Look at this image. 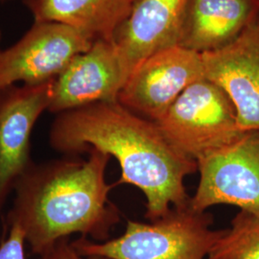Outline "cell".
<instances>
[{
  "label": "cell",
  "instance_id": "cell-9",
  "mask_svg": "<svg viewBox=\"0 0 259 259\" xmlns=\"http://www.w3.org/2000/svg\"><path fill=\"white\" fill-rule=\"evenodd\" d=\"M130 74L113 40L96 39L56 78L47 111L58 114L93 103L115 102Z\"/></svg>",
  "mask_w": 259,
  "mask_h": 259
},
{
  "label": "cell",
  "instance_id": "cell-8",
  "mask_svg": "<svg viewBox=\"0 0 259 259\" xmlns=\"http://www.w3.org/2000/svg\"><path fill=\"white\" fill-rule=\"evenodd\" d=\"M55 79L0 90V211L19 178L33 163L31 134L40 114L49 108Z\"/></svg>",
  "mask_w": 259,
  "mask_h": 259
},
{
  "label": "cell",
  "instance_id": "cell-4",
  "mask_svg": "<svg viewBox=\"0 0 259 259\" xmlns=\"http://www.w3.org/2000/svg\"><path fill=\"white\" fill-rule=\"evenodd\" d=\"M156 123L175 148L196 162L229 146L243 133L232 100L206 78L185 89Z\"/></svg>",
  "mask_w": 259,
  "mask_h": 259
},
{
  "label": "cell",
  "instance_id": "cell-5",
  "mask_svg": "<svg viewBox=\"0 0 259 259\" xmlns=\"http://www.w3.org/2000/svg\"><path fill=\"white\" fill-rule=\"evenodd\" d=\"M200 181L189 206L204 212L232 204L259 214V131H247L232 144L197 161Z\"/></svg>",
  "mask_w": 259,
  "mask_h": 259
},
{
  "label": "cell",
  "instance_id": "cell-6",
  "mask_svg": "<svg viewBox=\"0 0 259 259\" xmlns=\"http://www.w3.org/2000/svg\"><path fill=\"white\" fill-rule=\"evenodd\" d=\"M94 41L63 23L35 21L18 42L0 50V90L18 82L37 84L54 80Z\"/></svg>",
  "mask_w": 259,
  "mask_h": 259
},
{
  "label": "cell",
  "instance_id": "cell-12",
  "mask_svg": "<svg viewBox=\"0 0 259 259\" xmlns=\"http://www.w3.org/2000/svg\"><path fill=\"white\" fill-rule=\"evenodd\" d=\"M259 0H186L178 47L199 54L228 46L255 17Z\"/></svg>",
  "mask_w": 259,
  "mask_h": 259
},
{
  "label": "cell",
  "instance_id": "cell-7",
  "mask_svg": "<svg viewBox=\"0 0 259 259\" xmlns=\"http://www.w3.org/2000/svg\"><path fill=\"white\" fill-rule=\"evenodd\" d=\"M204 78L201 54L169 47L135 67L117 101L139 116L157 122L185 89Z\"/></svg>",
  "mask_w": 259,
  "mask_h": 259
},
{
  "label": "cell",
  "instance_id": "cell-10",
  "mask_svg": "<svg viewBox=\"0 0 259 259\" xmlns=\"http://www.w3.org/2000/svg\"><path fill=\"white\" fill-rule=\"evenodd\" d=\"M201 55L204 77L228 94L241 131H259V11L232 42Z\"/></svg>",
  "mask_w": 259,
  "mask_h": 259
},
{
  "label": "cell",
  "instance_id": "cell-18",
  "mask_svg": "<svg viewBox=\"0 0 259 259\" xmlns=\"http://www.w3.org/2000/svg\"><path fill=\"white\" fill-rule=\"evenodd\" d=\"M0 37H1V34H0Z\"/></svg>",
  "mask_w": 259,
  "mask_h": 259
},
{
  "label": "cell",
  "instance_id": "cell-17",
  "mask_svg": "<svg viewBox=\"0 0 259 259\" xmlns=\"http://www.w3.org/2000/svg\"><path fill=\"white\" fill-rule=\"evenodd\" d=\"M139 0H134V3H136V2H138Z\"/></svg>",
  "mask_w": 259,
  "mask_h": 259
},
{
  "label": "cell",
  "instance_id": "cell-1",
  "mask_svg": "<svg viewBox=\"0 0 259 259\" xmlns=\"http://www.w3.org/2000/svg\"><path fill=\"white\" fill-rule=\"evenodd\" d=\"M49 142L65 154L96 149L116 158L121 176L116 185L138 187L146 198V217L154 221L190 199L185 177L197 162L175 148L156 122L130 111L118 101L85 105L57 114Z\"/></svg>",
  "mask_w": 259,
  "mask_h": 259
},
{
  "label": "cell",
  "instance_id": "cell-11",
  "mask_svg": "<svg viewBox=\"0 0 259 259\" xmlns=\"http://www.w3.org/2000/svg\"><path fill=\"white\" fill-rule=\"evenodd\" d=\"M185 3L186 0H139L134 4L112 37L131 73L149 56L178 46Z\"/></svg>",
  "mask_w": 259,
  "mask_h": 259
},
{
  "label": "cell",
  "instance_id": "cell-13",
  "mask_svg": "<svg viewBox=\"0 0 259 259\" xmlns=\"http://www.w3.org/2000/svg\"><path fill=\"white\" fill-rule=\"evenodd\" d=\"M35 21L75 28L96 39L111 40L129 17L134 0H22Z\"/></svg>",
  "mask_w": 259,
  "mask_h": 259
},
{
  "label": "cell",
  "instance_id": "cell-3",
  "mask_svg": "<svg viewBox=\"0 0 259 259\" xmlns=\"http://www.w3.org/2000/svg\"><path fill=\"white\" fill-rule=\"evenodd\" d=\"M222 231L211 229V220L189 204L173 208L152 223L129 221L117 238L101 243L84 238L72 242L83 256L109 259H207Z\"/></svg>",
  "mask_w": 259,
  "mask_h": 259
},
{
  "label": "cell",
  "instance_id": "cell-16",
  "mask_svg": "<svg viewBox=\"0 0 259 259\" xmlns=\"http://www.w3.org/2000/svg\"><path fill=\"white\" fill-rule=\"evenodd\" d=\"M39 256V259H109L97 256H83L76 250L72 243H68L66 239L59 241L50 250Z\"/></svg>",
  "mask_w": 259,
  "mask_h": 259
},
{
  "label": "cell",
  "instance_id": "cell-2",
  "mask_svg": "<svg viewBox=\"0 0 259 259\" xmlns=\"http://www.w3.org/2000/svg\"><path fill=\"white\" fill-rule=\"evenodd\" d=\"M85 160L32 163L15 186L9 224L22 230L33 252L41 255L73 233L104 240L117 213L106 182L111 157L91 149Z\"/></svg>",
  "mask_w": 259,
  "mask_h": 259
},
{
  "label": "cell",
  "instance_id": "cell-15",
  "mask_svg": "<svg viewBox=\"0 0 259 259\" xmlns=\"http://www.w3.org/2000/svg\"><path fill=\"white\" fill-rule=\"evenodd\" d=\"M8 236L0 244V259H25V237L17 224H10Z\"/></svg>",
  "mask_w": 259,
  "mask_h": 259
},
{
  "label": "cell",
  "instance_id": "cell-14",
  "mask_svg": "<svg viewBox=\"0 0 259 259\" xmlns=\"http://www.w3.org/2000/svg\"><path fill=\"white\" fill-rule=\"evenodd\" d=\"M207 259H259V214L240 210L221 232Z\"/></svg>",
  "mask_w": 259,
  "mask_h": 259
}]
</instances>
